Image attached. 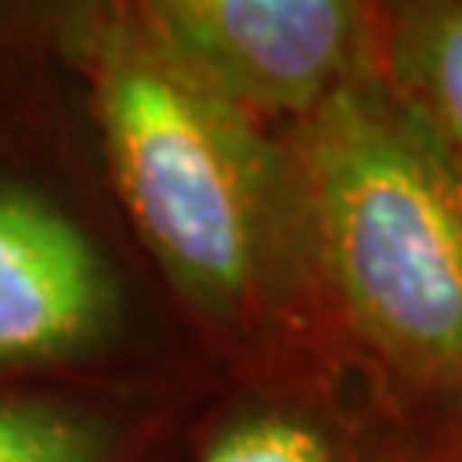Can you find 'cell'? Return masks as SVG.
<instances>
[{
  "label": "cell",
  "mask_w": 462,
  "mask_h": 462,
  "mask_svg": "<svg viewBox=\"0 0 462 462\" xmlns=\"http://www.w3.org/2000/svg\"><path fill=\"white\" fill-rule=\"evenodd\" d=\"M134 11L202 83L257 124L261 116L301 124L380 49L364 7L339 0H154Z\"/></svg>",
  "instance_id": "cell-3"
},
{
  "label": "cell",
  "mask_w": 462,
  "mask_h": 462,
  "mask_svg": "<svg viewBox=\"0 0 462 462\" xmlns=\"http://www.w3.org/2000/svg\"><path fill=\"white\" fill-rule=\"evenodd\" d=\"M202 462H332L326 435L288 414L247 418L216 439Z\"/></svg>",
  "instance_id": "cell-7"
},
{
  "label": "cell",
  "mask_w": 462,
  "mask_h": 462,
  "mask_svg": "<svg viewBox=\"0 0 462 462\" xmlns=\"http://www.w3.org/2000/svg\"><path fill=\"white\" fill-rule=\"evenodd\" d=\"M380 69L462 165V0L401 7Z\"/></svg>",
  "instance_id": "cell-5"
},
{
  "label": "cell",
  "mask_w": 462,
  "mask_h": 462,
  "mask_svg": "<svg viewBox=\"0 0 462 462\" xmlns=\"http://www.w3.org/2000/svg\"><path fill=\"white\" fill-rule=\"evenodd\" d=\"M72 42L144 244L202 312H244L274 267L284 189L261 124L202 83L134 7L86 14Z\"/></svg>",
  "instance_id": "cell-2"
},
{
  "label": "cell",
  "mask_w": 462,
  "mask_h": 462,
  "mask_svg": "<svg viewBox=\"0 0 462 462\" xmlns=\"http://www.w3.org/2000/svg\"><path fill=\"white\" fill-rule=\"evenodd\" d=\"M0 462H110V435L89 414L0 397Z\"/></svg>",
  "instance_id": "cell-6"
},
{
  "label": "cell",
  "mask_w": 462,
  "mask_h": 462,
  "mask_svg": "<svg viewBox=\"0 0 462 462\" xmlns=\"http://www.w3.org/2000/svg\"><path fill=\"white\" fill-rule=\"evenodd\" d=\"M315 247L356 329L462 401V165L377 59L298 124Z\"/></svg>",
  "instance_id": "cell-1"
},
{
  "label": "cell",
  "mask_w": 462,
  "mask_h": 462,
  "mask_svg": "<svg viewBox=\"0 0 462 462\" xmlns=\"http://www.w3.org/2000/svg\"><path fill=\"white\" fill-rule=\"evenodd\" d=\"M114 319V281L55 202L0 185V366L66 360Z\"/></svg>",
  "instance_id": "cell-4"
}]
</instances>
